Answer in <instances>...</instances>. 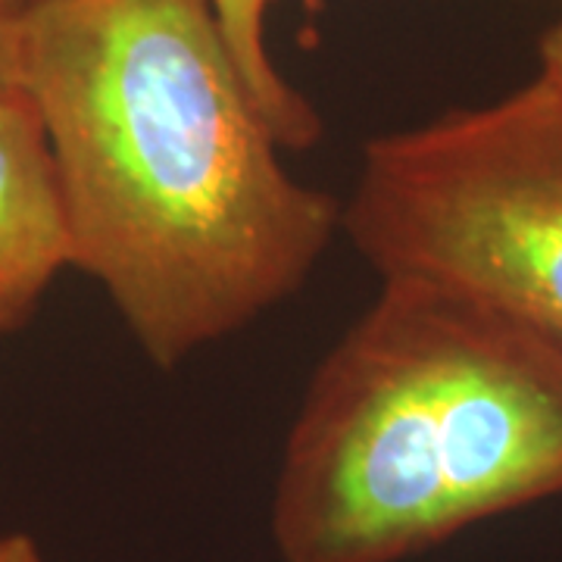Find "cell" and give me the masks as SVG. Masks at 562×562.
Returning a JSON list of instances; mask_svg holds the SVG:
<instances>
[{"mask_svg": "<svg viewBox=\"0 0 562 562\" xmlns=\"http://www.w3.org/2000/svg\"><path fill=\"white\" fill-rule=\"evenodd\" d=\"M20 91L72 269L157 369L294 297L341 228V203L281 166L210 0H22Z\"/></svg>", "mask_w": 562, "mask_h": 562, "instance_id": "obj_1", "label": "cell"}, {"mask_svg": "<svg viewBox=\"0 0 562 562\" xmlns=\"http://www.w3.org/2000/svg\"><path fill=\"white\" fill-rule=\"evenodd\" d=\"M562 494V344L382 279L322 357L272 491L281 562H401Z\"/></svg>", "mask_w": 562, "mask_h": 562, "instance_id": "obj_2", "label": "cell"}, {"mask_svg": "<svg viewBox=\"0 0 562 562\" xmlns=\"http://www.w3.org/2000/svg\"><path fill=\"white\" fill-rule=\"evenodd\" d=\"M341 228L382 279H422L562 344V94L541 76L362 147Z\"/></svg>", "mask_w": 562, "mask_h": 562, "instance_id": "obj_3", "label": "cell"}, {"mask_svg": "<svg viewBox=\"0 0 562 562\" xmlns=\"http://www.w3.org/2000/svg\"><path fill=\"white\" fill-rule=\"evenodd\" d=\"M63 269H72V241L50 147L13 91L0 98V331L20 325Z\"/></svg>", "mask_w": 562, "mask_h": 562, "instance_id": "obj_4", "label": "cell"}, {"mask_svg": "<svg viewBox=\"0 0 562 562\" xmlns=\"http://www.w3.org/2000/svg\"><path fill=\"white\" fill-rule=\"evenodd\" d=\"M276 0H210L220 22L222 38L232 50V60L241 72L262 120L272 128L281 147L306 150L322 135L316 106L303 98L269 54V10Z\"/></svg>", "mask_w": 562, "mask_h": 562, "instance_id": "obj_5", "label": "cell"}, {"mask_svg": "<svg viewBox=\"0 0 562 562\" xmlns=\"http://www.w3.org/2000/svg\"><path fill=\"white\" fill-rule=\"evenodd\" d=\"M22 0H0V98L20 91Z\"/></svg>", "mask_w": 562, "mask_h": 562, "instance_id": "obj_6", "label": "cell"}, {"mask_svg": "<svg viewBox=\"0 0 562 562\" xmlns=\"http://www.w3.org/2000/svg\"><path fill=\"white\" fill-rule=\"evenodd\" d=\"M538 54H541V69H538V76H541L547 85H553V88L562 94V0H560V16H557L553 25L543 32Z\"/></svg>", "mask_w": 562, "mask_h": 562, "instance_id": "obj_7", "label": "cell"}, {"mask_svg": "<svg viewBox=\"0 0 562 562\" xmlns=\"http://www.w3.org/2000/svg\"><path fill=\"white\" fill-rule=\"evenodd\" d=\"M0 562H44L41 547L25 531L0 535Z\"/></svg>", "mask_w": 562, "mask_h": 562, "instance_id": "obj_8", "label": "cell"}]
</instances>
